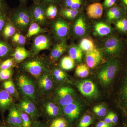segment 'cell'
Instances as JSON below:
<instances>
[{
  "mask_svg": "<svg viewBox=\"0 0 127 127\" xmlns=\"http://www.w3.org/2000/svg\"><path fill=\"white\" fill-rule=\"evenodd\" d=\"M115 26L116 28L122 32H127V19L123 17L116 21Z\"/></svg>",
  "mask_w": 127,
  "mask_h": 127,
  "instance_id": "cell-42",
  "label": "cell"
},
{
  "mask_svg": "<svg viewBox=\"0 0 127 127\" xmlns=\"http://www.w3.org/2000/svg\"><path fill=\"white\" fill-rule=\"evenodd\" d=\"M52 43L51 39L48 35H37L33 40L31 52L32 55L34 56H36L41 51L48 50Z\"/></svg>",
  "mask_w": 127,
  "mask_h": 127,
  "instance_id": "cell-12",
  "label": "cell"
},
{
  "mask_svg": "<svg viewBox=\"0 0 127 127\" xmlns=\"http://www.w3.org/2000/svg\"><path fill=\"white\" fill-rule=\"evenodd\" d=\"M119 62L116 58H112L106 63L98 73V78L101 84L106 86L114 79L119 68Z\"/></svg>",
  "mask_w": 127,
  "mask_h": 127,
  "instance_id": "cell-5",
  "label": "cell"
},
{
  "mask_svg": "<svg viewBox=\"0 0 127 127\" xmlns=\"http://www.w3.org/2000/svg\"><path fill=\"white\" fill-rule=\"evenodd\" d=\"M0 127H9V126L7 125V124L5 120L2 121V124L0 126Z\"/></svg>",
  "mask_w": 127,
  "mask_h": 127,
  "instance_id": "cell-54",
  "label": "cell"
},
{
  "mask_svg": "<svg viewBox=\"0 0 127 127\" xmlns=\"http://www.w3.org/2000/svg\"><path fill=\"white\" fill-rule=\"evenodd\" d=\"M6 5L4 0H0V11L5 10Z\"/></svg>",
  "mask_w": 127,
  "mask_h": 127,
  "instance_id": "cell-53",
  "label": "cell"
},
{
  "mask_svg": "<svg viewBox=\"0 0 127 127\" xmlns=\"http://www.w3.org/2000/svg\"><path fill=\"white\" fill-rule=\"evenodd\" d=\"M12 53L10 45L0 39V61H3L10 57Z\"/></svg>",
  "mask_w": 127,
  "mask_h": 127,
  "instance_id": "cell-27",
  "label": "cell"
},
{
  "mask_svg": "<svg viewBox=\"0 0 127 127\" xmlns=\"http://www.w3.org/2000/svg\"><path fill=\"white\" fill-rule=\"evenodd\" d=\"M123 46L122 42L118 37L111 36L107 39L104 43V52L108 55L117 56L122 51Z\"/></svg>",
  "mask_w": 127,
  "mask_h": 127,
  "instance_id": "cell-15",
  "label": "cell"
},
{
  "mask_svg": "<svg viewBox=\"0 0 127 127\" xmlns=\"http://www.w3.org/2000/svg\"><path fill=\"white\" fill-rule=\"evenodd\" d=\"M51 75L57 83H63L70 82L67 75L64 71L57 67L51 69Z\"/></svg>",
  "mask_w": 127,
  "mask_h": 127,
  "instance_id": "cell-24",
  "label": "cell"
},
{
  "mask_svg": "<svg viewBox=\"0 0 127 127\" xmlns=\"http://www.w3.org/2000/svg\"><path fill=\"white\" fill-rule=\"evenodd\" d=\"M67 45L65 40L57 43L52 49L49 60L51 63H55L65 52L67 48Z\"/></svg>",
  "mask_w": 127,
  "mask_h": 127,
  "instance_id": "cell-19",
  "label": "cell"
},
{
  "mask_svg": "<svg viewBox=\"0 0 127 127\" xmlns=\"http://www.w3.org/2000/svg\"><path fill=\"white\" fill-rule=\"evenodd\" d=\"M17 104L21 111L27 114L34 121L38 120L40 117L39 106L32 100L25 96H21Z\"/></svg>",
  "mask_w": 127,
  "mask_h": 127,
  "instance_id": "cell-8",
  "label": "cell"
},
{
  "mask_svg": "<svg viewBox=\"0 0 127 127\" xmlns=\"http://www.w3.org/2000/svg\"><path fill=\"white\" fill-rule=\"evenodd\" d=\"M16 28L11 22L6 23L2 31L3 36L6 39L12 37L15 34Z\"/></svg>",
  "mask_w": 127,
  "mask_h": 127,
  "instance_id": "cell-35",
  "label": "cell"
},
{
  "mask_svg": "<svg viewBox=\"0 0 127 127\" xmlns=\"http://www.w3.org/2000/svg\"><path fill=\"white\" fill-rule=\"evenodd\" d=\"M102 5L99 2H94L89 5L86 9L87 15L90 18L98 19L101 18L103 13Z\"/></svg>",
  "mask_w": 127,
  "mask_h": 127,
  "instance_id": "cell-23",
  "label": "cell"
},
{
  "mask_svg": "<svg viewBox=\"0 0 127 127\" xmlns=\"http://www.w3.org/2000/svg\"><path fill=\"white\" fill-rule=\"evenodd\" d=\"M113 125L108 124L103 121H100L97 124L95 127H112Z\"/></svg>",
  "mask_w": 127,
  "mask_h": 127,
  "instance_id": "cell-49",
  "label": "cell"
},
{
  "mask_svg": "<svg viewBox=\"0 0 127 127\" xmlns=\"http://www.w3.org/2000/svg\"><path fill=\"white\" fill-rule=\"evenodd\" d=\"M62 116L68 122L69 126L79 117L81 108L78 102L75 101L62 108Z\"/></svg>",
  "mask_w": 127,
  "mask_h": 127,
  "instance_id": "cell-11",
  "label": "cell"
},
{
  "mask_svg": "<svg viewBox=\"0 0 127 127\" xmlns=\"http://www.w3.org/2000/svg\"><path fill=\"white\" fill-rule=\"evenodd\" d=\"M59 11L63 16L69 20L75 19L79 14V10L70 8H62L60 9Z\"/></svg>",
  "mask_w": 127,
  "mask_h": 127,
  "instance_id": "cell-31",
  "label": "cell"
},
{
  "mask_svg": "<svg viewBox=\"0 0 127 127\" xmlns=\"http://www.w3.org/2000/svg\"><path fill=\"white\" fill-rule=\"evenodd\" d=\"M36 79L39 92L42 97L52 96L56 88V83L54 81L51 73L41 75Z\"/></svg>",
  "mask_w": 127,
  "mask_h": 127,
  "instance_id": "cell-7",
  "label": "cell"
},
{
  "mask_svg": "<svg viewBox=\"0 0 127 127\" xmlns=\"http://www.w3.org/2000/svg\"><path fill=\"white\" fill-rule=\"evenodd\" d=\"M41 117L49 123L53 119L62 116V108L52 96L42 98L39 106Z\"/></svg>",
  "mask_w": 127,
  "mask_h": 127,
  "instance_id": "cell-3",
  "label": "cell"
},
{
  "mask_svg": "<svg viewBox=\"0 0 127 127\" xmlns=\"http://www.w3.org/2000/svg\"><path fill=\"white\" fill-rule=\"evenodd\" d=\"M50 60L45 56H34L28 58L21 63V70L35 78L51 73Z\"/></svg>",
  "mask_w": 127,
  "mask_h": 127,
  "instance_id": "cell-2",
  "label": "cell"
},
{
  "mask_svg": "<svg viewBox=\"0 0 127 127\" xmlns=\"http://www.w3.org/2000/svg\"><path fill=\"white\" fill-rule=\"evenodd\" d=\"M52 96L61 108L74 102L76 94L72 88L66 85H60L53 93Z\"/></svg>",
  "mask_w": 127,
  "mask_h": 127,
  "instance_id": "cell-6",
  "label": "cell"
},
{
  "mask_svg": "<svg viewBox=\"0 0 127 127\" xmlns=\"http://www.w3.org/2000/svg\"><path fill=\"white\" fill-rule=\"evenodd\" d=\"M32 22L30 9L23 6L15 9L11 15L10 22L16 28L22 31L28 30Z\"/></svg>",
  "mask_w": 127,
  "mask_h": 127,
  "instance_id": "cell-4",
  "label": "cell"
},
{
  "mask_svg": "<svg viewBox=\"0 0 127 127\" xmlns=\"http://www.w3.org/2000/svg\"><path fill=\"white\" fill-rule=\"evenodd\" d=\"M102 54L97 48H94L86 52L85 59L87 65L91 68L96 66L102 59Z\"/></svg>",
  "mask_w": 127,
  "mask_h": 127,
  "instance_id": "cell-18",
  "label": "cell"
},
{
  "mask_svg": "<svg viewBox=\"0 0 127 127\" xmlns=\"http://www.w3.org/2000/svg\"><path fill=\"white\" fill-rule=\"evenodd\" d=\"M60 0H41V2H43L48 5L51 4H56L57 3L60 1Z\"/></svg>",
  "mask_w": 127,
  "mask_h": 127,
  "instance_id": "cell-50",
  "label": "cell"
},
{
  "mask_svg": "<svg viewBox=\"0 0 127 127\" xmlns=\"http://www.w3.org/2000/svg\"><path fill=\"white\" fill-rule=\"evenodd\" d=\"M123 127H127V123L126 124H125V125H124Z\"/></svg>",
  "mask_w": 127,
  "mask_h": 127,
  "instance_id": "cell-57",
  "label": "cell"
},
{
  "mask_svg": "<svg viewBox=\"0 0 127 127\" xmlns=\"http://www.w3.org/2000/svg\"><path fill=\"white\" fill-rule=\"evenodd\" d=\"M2 122H1V121H0V126L1 125V124H2Z\"/></svg>",
  "mask_w": 127,
  "mask_h": 127,
  "instance_id": "cell-59",
  "label": "cell"
},
{
  "mask_svg": "<svg viewBox=\"0 0 127 127\" xmlns=\"http://www.w3.org/2000/svg\"><path fill=\"white\" fill-rule=\"evenodd\" d=\"M89 67L85 64H81L77 67L75 73L77 76L81 78L87 77L89 75Z\"/></svg>",
  "mask_w": 127,
  "mask_h": 127,
  "instance_id": "cell-36",
  "label": "cell"
},
{
  "mask_svg": "<svg viewBox=\"0 0 127 127\" xmlns=\"http://www.w3.org/2000/svg\"><path fill=\"white\" fill-rule=\"evenodd\" d=\"M34 3H39L41 1V0H33Z\"/></svg>",
  "mask_w": 127,
  "mask_h": 127,
  "instance_id": "cell-56",
  "label": "cell"
},
{
  "mask_svg": "<svg viewBox=\"0 0 127 127\" xmlns=\"http://www.w3.org/2000/svg\"><path fill=\"white\" fill-rule=\"evenodd\" d=\"M94 112L98 117H102L106 115L107 109L102 104L96 105L94 107Z\"/></svg>",
  "mask_w": 127,
  "mask_h": 127,
  "instance_id": "cell-44",
  "label": "cell"
},
{
  "mask_svg": "<svg viewBox=\"0 0 127 127\" xmlns=\"http://www.w3.org/2000/svg\"><path fill=\"white\" fill-rule=\"evenodd\" d=\"M12 78L20 96L27 97L39 106L43 97L39 92L36 79L22 70Z\"/></svg>",
  "mask_w": 127,
  "mask_h": 127,
  "instance_id": "cell-1",
  "label": "cell"
},
{
  "mask_svg": "<svg viewBox=\"0 0 127 127\" xmlns=\"http://www.w3.org/2000/svg\"><path fill=\"white\" fill-rule=\"evenodd\" d=\"M126 15L125 10L120 4L108 9L106 16L110 21H117L122 18Z\"/></svg>",
  "mask_w": 127,
  "mask_h": 127,
  "instance_id": "cell-22",
  "label": "cell"
},
{
  "mask_svg": "<svg viewBox=\"0 0 127 127\" xmlns=\"http://www.w3.org/2000/svg\"><path fill=\"white\" fill-rule=\"evenodd\" d=\"M75 61L69 56L63 57L61 62V66L62 69L65 70H70L75 66Z\"/></svg>",
  "mask_w": 127,
  "mask_h": 127,
  "instance_id": "cell-32",
  "label": "cell"
},
{
  "mask_svg": "<svg viewBox=\"0 0 127 127\" xmlns=\"http://www.w3.org/2000/svg\"><path fill=\"white\" fill-rule=\"evenodd\" d=\"M33 56L31 52L28 51L22 46L17 47L10 55V57L14 58L17 64L21 63L27 58Z\"/></svg>",
  "mask_w": 127,
  "mask_h": 127,
  "instance_id": "cell-20",
  "label": "cell"
},
{
  "mask_svg": "<svg viewBox=\"0 0 127 127\" xmlns=\"http://www.w3.org/2000/svg\"><path fill=\"white\" fill-rule=\"evenodd\" d=\"M17 64L14 58L10 57L0 63V70L13 68Z\"/></svg>",
  "mask_w": 127,
  "mask_h": 127,
  "instance_id": "cell-39",
  "label": "cell"
},
{
  "mask_svg": "<svg viewBox=\"0 0 127 127\" xmlns=\"http://www.w3.org/2000/svg\"><path fill=\"white\" fill-rule=\"evenodd\" d=\"M69 28L68 23L61 18H58L53 23L52 31L55 37L62 41L68 36Z\"/></svg>",
  "mask_w": 127,
  "mask_h": 127,
  "instance_id": "cell-13",
  "label": "cell"
},
{
  "mask_svg": "<svg viewBox=\"0 0 127 127\" xmlns=\"http://www.w3.org/2000/svg\"><path fill=\"white\" fill-rule=\"evenodd\" d=\"M120 5L124 9L126 15H127V0H119Z\"/></svg>",
  "mask_w": 127,
  "mask_h": 127,
  "instance_id": "cell-51",
  "label": "cell"
},
{
  "mask_svg": "<svg viewBox=\"0 0 127 127\" xmlns=\"http://www.w3.org/2000/svg\"><path fill=\"white\" fill-rule=\"evenodd\" d=\"M84 18L82 16L78 17L73 26V32L76 35L82 36L86 34L87 25Z\"/></svg>",
  "mask_w": 127,
  "mask_h": 127,
  "instance_id": "cell-25",
  "label": "cell"
},
{
  "mask_svg": "<svg viewBox=\"0 0 127 127\" xmlns=\"http://www.w3.org/2000/svg\"><path fill=\"white\" fill-rule=\"evenodd\" d=\"M0 87L6 91L16 101H19L20 100V95L18 92L13 78L0 82Z\"/></svg>",
  "mask_w": 127,
  "mask_h": 127,
  "instance_id": "cell-21",
  "label": "cell"
},
{
  "mask_svg": "<svg viewBox=\"0 0 127 127\" xmlns=\"http://www.w3.org/2000/svg\"><path fill=\"white\" fill-rule=\"evenodd\" d=\"M27 0H20L21 3L22 4H25V3H26Z\"/></svg>",
  "mask_w": 127,
  "mask_h": 127,
  "instance_id": "cell-55",
  "label": "cell"
},
{
  "mask_svg": "<svg viewBox=\"0 0 127 127\" xmlns=\"http://www.w3.org/2000/svg\"><path fill=\"white\" fill-rule=\"evenodd\" d=\"M118 0H104L103 6L105 9H109L117 5Z\"/></svg>",
  "mask_w": 127,
  "mask_h": 127,
  "instance_id": "cell-46",
  "label": "cell"
},
{
  "mask_svg": "<svg viewBox=\"0 0 127 127\" xmlns=\"http://www.w3.org/2000/svg\"><path fill=\"white\" fill-rule=\"evenodd\" d=\"M9 113L6 122L9 127H22L20 109L15 103L8 110Z\"/></svg>",
  "mask_w": 127,
  "mask_h": 127,
  "instance_id": "cell-16",
  "label": "cell"
},
{
  "mask_svg": "<svg viewBox=\"0 0 127 127\" xmlns=\"http://www.w3.org/2000/svg\"><path fill=\"white\" fill-rule=\"evenodd\" d=\"M117 103L123 116L127 118V67L119 91Z\"/></svg>",
  "mask_w": 127,
  "mask_h": 127,
  "instance_id": "cell-10",
  "label": "cell"
},
{
  "mask_svg": "<svg viewBox=\"0 0 127 127\" xmlns=\"http://www.w3.org/2000/svg\"><path fill=\"white\" fill-rule=\"evenodd\" d=\"M31 127H48V124L37 120L33 122Z\"/></svg>",
  "mask_w": 127,
  "mask_h": 127,
  "instance_id": "cell-47",
  "label": "cell"
},
{
  "mask_svg": "<svg viewBox=\"0 0 127 127\" xmlns=\"http://www.w3.org/2000/svg\"><path fill=\"white\" fill-rule=\"evenodd\" d=\"M20 112L22 122V127H31L33 122L31 118L27 114L21 111L20 109Z\"/></svg>",
  "mask_w": 127,
  "mask_h": 127,
  "instance_id": "cell-41",
  "label": "cell"
},
{
  "mask_svg": "<svg viewBox=\"0 0 127 127\" xmlns=\"http://www.w3.org/2000/svg\"><path fill=\"white\" fill-rule=\"evenodd\" d=\"M11 40L12 42L20 46L25 45L26 42V37L18 32H16L12 37Z\"/></svg>",
  "mask_w": 127,
  "mask_h": 127,
  "instance_id": "cell-43",
  "label": "cell"
},
{
  "mask_svg": "<svg viewBox=\"0 0 127 127\" xmlns=\"http://www.w3.org/2000/svg\"><path fill=\"white\" fill-rule=\"evenodd\" d=\"M16 100L6 91L0 87V113L2 121L5 120V113L15 103Z\"/></svg>",
  "mask_w": 127,
  "mask_h": 127,
  "instance_id": "cell-17",
  "label": "cell"
},
{
  "mask_svg": "<svg viewBox=\"0 0 127 127\" xmlns=\"http://www.w3.org/2000/svg\"><path fill=\"white\" fill-rule=\"evenodd\" d=\"M5 10L0 11V35L2 33L4 28L7 23Z\"/></svg>",
  "mask_w": 127,
  "mask_h": 127,
  "instance_id": "cell-45",
  "label": "cell"
},
{
  "mask_svg": "<svg viewBox=\"0 0 127 127\" xmlns=\"http://www.w3.org/2000/svg\"><path fill=\"white\" fill-rule=\"evenodd\" d=\"M58 9L56 4H51L47 5L46 10V15L47 19H54L57 16Z\"/></svg>",
  "mask_w": 127,
  "mask_h": 127,
  "instance_id": "cell-37",
  "label": "cell"
},
{
  "mask_svg": "<svg viewBox=\"0 0 127 127\" xmlns=\"http://www.w3.org/2000/svg\"><path fill=\"white\" fill-rule=\"evenodd\" d=\"M79 47L82 51L88 52L91 51L95 48L93 41L88 38H84L81 41Z\"/></svg>",
  "mask_w": 127,
  "mask_h": 127,
  "instance_id": "cell-34",
  "label": "cell"
},
{
  "mask_svg": "<svg viewBox=\"0 0 127 127\" xmlns=\"http://www.w3.org/2000/svg\"><path fill=\"white\" fill-rule=\"evenodd\" d=\"M111 116L112 124H116L118 122V117L116 113L113 112H111L109 113Z\"/></svg>",
  "mask_w": 127,
  "mask_h": 127,
  "instance_id": "cell-48",
  "label": "cell"
},
{
  "mask_svg": "<svg viewBox=\"0 0 127 127\" xmlns=\"http://www.w3.org/2000/svg\"><path fill=\"white\" fill-rule=\"evenodd\" d=\"M103 121H104V122L108 124H112L111 116H110L109 113L106 116Z\"/></svg>",
  "mask_w": 127,
  "mask_h": 127,
  "instance_id": "cell-52",
  "label": "cell"
},
{
  "mask_svg": "<svg viewBox=\"0 0 127 127\" xmlns=\"http://www.w3.org/2000/svg\"></svg>",
  "mask_w": 127,
  "mask_h": 127,
  "instance_id": "cell-60",
  "label": "cell"
},
{
  "mask_svg": "<svg viewBox=\"0 0 127 127\" xmlns=\"http://www.w3.org/2000/svg\"><path fill=\"white\" fill-rule=\"evenodd\" d=\"M47 32L46 30L42 28L38 23L33 22L28 28L26 36L30 37L36 35H37L42 33H45Z\"/></svg>",
  "mask_w": 127,
  "mask_h": 127,
  "instance_id": "cell-28",
  "label": "cell"
},
{
  "mask_svg": "<svg viewBox=\"0 0 127 127\" xmlns=\"http://www.w3.org/2000/svg\"><path fill=\"white\" fill-rule=\"evenodd\" d=\"M77 87L79 92L84 96L89 98L97 97L98 91L95 84L89 79H85L78 82Z\"/></svg>",
  "mask_w": 127,
  "mask_h": 127,
  "instance_id": "cell-14",
  "label": "cell"
},
{
  "mask_svg": "<svg viewBox=\"0 0 127 127\" xmlns=\"http://www.w3.org/2000/svg\"><path fill=\"white\" fill-rule=\"evenodd\" d=\"M68 53L69 56L74 61L78 62L81 61L83 53L82 50L79 47L75 45H72L69 48Z\"/></svg>",
  "mask_w": 127,
  "mask_h": 127,
  "instance_id": "cell-29",
  "label": "cell"
},
{
  "mask_svg": "<svg viewBox=\"0 0 127 127\" xmlns=\"http://www.w3.org/2000/svg\"><path fill=\"white\" fill-rule=\"evenodd\" d=\"M93 122V119L92 116L89 114H85L79 120L78 127H89Z\"/></svg>",
  "mask_w": 127,
  "mask_h": 127,
  "instance_id": "cell-40",
  "label": "cell"
},
{
  "mask_svg": "<svg viewBox=\"0 0 127 127\" xmlns=\"http://www.w3.org/2000/svg\"><path fill=\"white\" fill-rule=\"evenodd\" d=\"M95 34L99 36H103L111 34L112 30L111 27L102 22L96 23L94 26Z\"/></svg>",
  "mask_w": 127,
  "mask_h": 127,
  "instance_id": "cell-26",
  "label": "cell"
},
{
  "mask_svg": "<svg viewBox=\"0 0 127 127\" xmlns=\"http://www.w3.org/2000/svg\"><path fill=\"white\" fill-rule=\"evenodd\" d=\"M47 5L43 2L34 3L30 8L32 22L40 25H44L46 23V10Z\"/></svg>",
  "mask_w": 127,
  "mask_h": 127,
  "instance_id": "cell-9",
  "label": "cell"
},
{
  "mask_svg": "<svg viewBox=\"0 0 127 127\" xmlns=\"http://www.w3.org/2000/svg\"><path fill=\"white\" fill-rule=\"evenodd\" d=\"M14 75L13 68L0 70V82L12 79Z\"/></svg>",
  "mask_w": 127,
  "mask_h": 127,
  "instance_id": "cell-38",
  "label": "cell"
},
{
  "mask_svg": "<svg viewBox=\"0 0 127 127\" xmlns=\"http://www.w3.org/2000/svg\"><path fill=\"white\" fill-rule=\"evenodd\" d=\"M63 8L79 10L83 5V0H63Z\"/></svg>",
  "mask_w": 127,
  "mask_h": 127,
  "instance_id": "cell-30",
  "label": "cell"
},
{
  "mask_svg": "<svg viewBox=\"0 0 127 127\" xmlns=\"http://www.w3.org/2000/svg\"><path fill=\"white\" fill-rule=\"evenodd\" d=\"M91 0L93 1H99L100 0Z\"/></svg>",
  "mask_w": 127,
  "mask_h": 127,
  "instance_id": "cell-58",
  "label": "cell"
},
{
  "mask_svg": "<svg viewBox=\"0 0 127 127\" xmlns=\"http://www.w3.org/2000/svg\"><path fill=\"white\" fill-rule=\"evenodd\" d=\"M48 124V127H69L67 120L63 116L55 118Z\"/></svg>",
  "mask_w": 127,
  "mask_h": 127,
  "instance_id": "cell-33",
  "label": "cell"
}]
</instances>
